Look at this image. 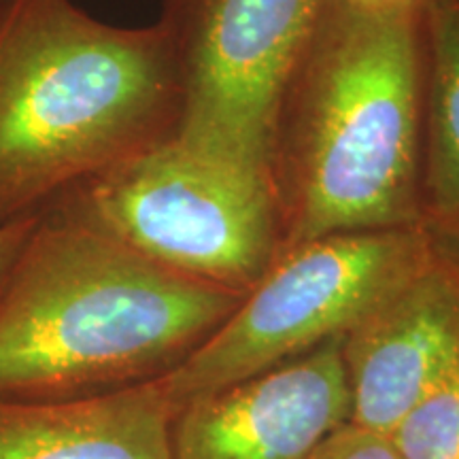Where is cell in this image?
<instances>
[{"instance_id":"6da1fadb","label":"cell","mask_w":459,"mask_h":459,"mask_svg":"<svg viewBox=\"0 0 459 459\" xmlns=\"http://www.w3.org/2000/svg\"><path fill=\"white\" fill-rule=\"evenodd\" d=\"M426 49L419 0H330L287 68L268 132L281 251L423 226Z\"/></svg>"},{"instance_id":"7a4b0ae2","label":"cell","mask_w":459,"mask_h":459,"mask_svg":"<svg viewBox=\"0 0 459 459\" xmlns=\"http://www.w3.org/2000/svg\"><path fill=\"white\" fill-rule=\"evenodd\" d=\"M243 296L45 211L0 287V395L71 400L156 381Z\"/></svg>"},{"instance_id":"3957f363","label":"cell","mask_w":459,"mask_h":459,"mask_svg":"<svg viewBox=\"0 0 459 459\" xmlns=\"http://www.w3.org/2000/svg\"><path fill=\"white\" fill-rule=\"evenodd\" d=\"M181 77L164 28L73 0H0V228L177 134Z\"/></svg>"},{"instance_id":"277c9868","label":"cell","mask_w":459,"mask_h":459,"mask_svg":"<svg viewBox=\"0 0 459 459\" xmlns=\"http://www.w3.org/2000/svg\"><path fill=\"white\" fill-rule=\"evenodd\" d=\"M49 209L172 273L237 294H247L281 251L271 175L196 152L175 136L99 172Z\"/></svg>"},{"instance_id":"5b68a950","label":"cell","mask_w":459,"mask_h":459,"mask_svg":"<svg viewBox=\"0 0 459 459\" xmlns=\"http://www.w3.org/2000/svg\"><path fill=\"white\" fill-rule=\"evenodd\" d=\"M426 228L338 232L279 251L186 359L162 377L175 411L342 338L434 254Z\"/></svg>"},{"instance_id":"8992f818","label":"cell","mask_w":459,"mask_h":459,"mask_svg":"<svg viewBox=\"0 0 459 459\" xmlns=\"http://www.w3.org/2000/svg\"><path fill=\"white\" fill-rule=\"evenodd\" d=\"M330 0H162L181 77L175 139L268 172L281 83ZM271 175V172H268Z\"/></svg>"},{"instance_id":"52a82bcc","label":"cell","mask_w":459,"mask_h":459,"mask_svg":"<svg viewBox=\"0 0 459 459\" xmlns=\"http://www.w3.org/2000/svg\"><path fill=\"white\" fill-rule=\"evenodd\" d=\"M341 338L175 411L170 459H311L349 421Z\"/></svg>"},{"instance_id":"ba28073f","label":"cell","mask_w":459,"mask_h":459,"mask_svg":"<svg viewBox=\"0 0 459 459\" xmlns=\"http://www.w3.org/2000/svg\"><path fill=\"white\" fill-rule=\"evenodd\" d=\"M355 426L392 434L459 361V257L434 254L341 338Z\"/></svg>"},{"instance_id":"9c48e42d","label":"cell","mask_w":459,"mask_h":459,"mask_svg":"<svg viewBox=\"0 0 459 459\" xmlns=\"http://www.w3.org/2000/svg\"><path fill=\"white\" fill-rule=\"evenodd\" d=\"M162 377L71 400L0 395V459H170Z\"/></svg>"},{"instance_id":"30bf717a","label":"cell","mask_w":459,"mask_h":459,"mask_svg":"<svg viewBox=\"0 0 459 459\" xmlns=\"http://www.w3.org/2000/svg\"><path fill=\"white\" fill-rule=\"evenodd\" d=\"M426 49L423 226L459 247V0H419Z\"/></svg>"},{"instance_id":"8fae6325","label":"cell","mask_w":459,"mask_h":459,"mask_svg":"<svg viewBox=\"0 0 459 459\" xmlns=\"http://www.w3.org/2000/svg\"><path fill=\"white\" fill-rule=\"evenodd\" d=\"M406 459H459V361L392 432Z\"/></svg>"},{"instance_id":"7c38bea8","label":"cell","mask_w":459,"mask_h":459,"mask_svg":"<svg viewBox=\"0 0 459 459\" xmlns=\"http://www.w3.org/2000/svg\"><path fill=\"white\" fill-rule=\"evenodd\" d=\"M311 459H406L392 434L344 421L317 446Z\"/></svg>"},{"instance_id":"4fadbf2b","label":"cell","mask_w":459,"mask_h":459,"mask_svg":"<svg viewBox=\"0 0 459 459\" xmlns=\"http://www.w3.org/2000/svg\"><path fill=\"white\" fill-rule=\"evenodd\" d=\"M37 221L39 217H34V220L17 221L11 223V226L0 228V287L7 281L11 268H13L22 249H24L26 240L30 237L34 226H37Z\"/></svg>"},{"instance_id":"5bb4252c","label":"cell","mask_w":459,"mask_h":459,"mask_svg":"<svg viewBox=\"0 0 459 459\" xmlns=\"http://www.w3.org/2000/svg\"><path fill=\"white\" fill-rule=\"evenodd\" d=\"M349 3L359 4V7H392V4L409 3V0H349Z\"/></svg>"},{"instance_id":"9a60e30c","label":"cell","mask_w":459,"mask_h":459,"mask_svg":"<svg viewBox=\"0 0 459 459\" xmlns=\"http://www.w3.org/2000/svg\"><path fill=\"white\" fill-rule=\"evenodd\" d=\"M440 245H443V243H440ZM445 247H446V245H445ZM449 249L453 251V254H455V255L459 257V247H449Z\"/></svg>"}]
</instances>
